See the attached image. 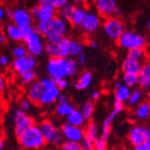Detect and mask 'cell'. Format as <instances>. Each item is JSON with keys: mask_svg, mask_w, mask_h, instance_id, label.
Listing matches in <instances>:
<instances>
[{"mask_svg": "<svg viewBox=\"0 0 150 150\" xmlns=\"http://www.w3.org/2000/svg\"><path fill=\"white\" fill-rule=\"evenodd\" d=\"M46 71L48 78L57 81L75 77L79 71V66L74 58H50L46 63Z\"/></svg>", "mask_w": 150, "mask_h": 150, "instance_id": "cell-1", "label": "cell"}, {"mask_svg": "<svg viewBox=\"0 0 150 150\" xmlns=\"http://www.w3.org/2000/svg\"><path fill=\"white\" fill-rule=\"evenodd\" d=\"M18 140L20 146L24 150H38L46 144L40 128L36 124L24 130Z\"/></svg>", "mask_w": 150, "mask_h": 150, "instance_id": "cell-2", "label": "cell"}, {"mask_svg": "<svg viewBox=\"0 0 150 150\" xmlns=\"http://www.w3.org/2000/svg\"><path fill=\"white\" fill-rule=\"evenodd\" d=\"M69 30V25L66 21L56 16L53 20H50L46 24V28L43 34V39L46 43H58L62 38L66 37V34Z\"/></svg>", "mask_w": 150, "mask_h": 150, "instance_id": "cell-3", "label": "cell"}, {"mask_svg": "<svg viewBox=\"0 0 150 150\" xmlns=\"http://www.w3.org/2000/svg\"><path fill=\"white\" fill-rule=\"evenodd\" d=\"M117 42L121 48L126 50L127 52L135 48H145L147 46V39L145 36L130 30H125Z\"/></svg>", "mask_w": 150, "mask_h": 150, "instance_id": "cell-4", "label": "cell"}, {"mask_svg": "<svg viewBox=\"0 0 150 150\" xmlns=\"http://www.w3.org/2000/svg\"><path fill=\"white\" fill-rule=\"evenodd\" d=\"M38 126L40 128L45 143L52 144L54 146H60L63 143L64 140L60 132V129H58L57 126L50 120H43Z\"/></svg>", "mask_w": 150, "mask_h": 150, "instance_id": "cell-5", "label": "cell"}, {"mask_svg": "<svg viewBox=\"0 0 150 150\" xmlns=\"http://www.w3.org/2000/svg\"><path fill=\"white\" fill-rule=\"evenodd\" d=\"M103 30L106 37L113 41H117L120 36L125 32V23L120 17L106 18L102 23Z\"/></svg>", "mask_w": 150, "mask_h": 150, "instance_id": "cell-6", "label": "cell"}, {"mask_svg": "<svg viewBox=\"0 0 150 150\" xmlns=\"http://www.w3.org/2000/svg\"><path fill=\"white\" fill-rule=\"evenodd\" d=\"M41 80H42L43 86H44V90H43L42 97L38 104L41 106L53 105L54 103L57 102L58 97L61 93V90L57 87L55 81L52 80L50 78H43Z\"/></svg>", "mask_w": 150, "mask_h": 150, "instance_id": "cell-7", "label": "cell"}, {"mask_svg": "<svg viewBox=\"0 0 150 150\" xmlns=\"http://www.w3.org/2000/svg\"><path fill=\"white\" fill-rule=\"evenodd\" d=\"M22 41L24 42V46L28 55L38 57L44 53V39L40 34L36 33L35 30L30 33L28 37H25Z\"/></svg>", "mask_w": 150, "mask_h": 150, "instance_id": "cell-8", "label": "cell"}, {"mask_svg": "<svg viewBox=\"0 0 150 150\" xmlns=\"http://www.w3.org/2000/svg\"><path fill=\"white\" fill-rule=\"evenodd\" d=\"M124 110V104L118 101H115L113 102V106L111 111L109 112V115L105 118V120L103 121L102 127H101V132L100 137L103 139L107 140L109 138V134L111 132V128H112V123L115 120V118L122 112Z\"/></svg>", "mask_w": 150, "mask_h": 150, "instance_id": "cell-9", "label": "cell"}, {"mask_svg": "<svg viewBox=\"0 0 150 150\" xmlns=\"http://www.w3.org/2000/svg\"><path fill=\"white\" fill-rule=\"evenodd\" d=\"M102 26V18L93 11H87L80 28L87 35H93Z\"/></svg>", "mask_w": 150, "mask_h": 150, "instance_id": "cell-10", "label": "cell"}, {"mask_svg": "<svg viewBox=\"0 0 150 150\" xmlns=\"http://www.w3.org/2000/svg\"><path fill=\"white\" fill-rule=\"evenodd\" d=\"M14 123H15V134L17 138H19L21 133L26 130L28 127L33 126L35 124V120L33 117L28 115L22 109H17L14 112Z\"/></svg>", "mask_w": 150, "mask_h": 150, "instance_id": "cell-11", "label": "cell"}, {"mask_svg": "<svg viewBox=\"0 0 150 150\" xmlns=\"http://www.w3.org/2000/svg\"><path fill=\"white\" fill-rule=\"evenodd\" d=\"M128 141L132 146H137L150 141V130L147 126L135 125L130 128L128 132Z\"/></svg>", "mask_w": 150, "mask_h": 150, "instance_id": "cell-12", "label": "cell"}, {"mask_svg": "<svg viewBox=\"0 0 150 150\" xmlns=\"http://www.w3.org/2000/svg\"><path fill=\"white\" fill-rule=\"evenodd\" d=\"M96 13L101 18L115 17V13L118 8L117 0H93Z\"/></svg>", "mask_w": 150, "mask_h": 150, "instance_id": "cell-13", "label": "cell"}, {"mask_svg": "<svg viewBox=\"0 0 150 150\" xmlns=\"http://www.w3.org/2000/svg\"><path fill=\"white\" fill-rule=\"evenodd\" d=\"M36 66H37V59L30 55H26L22 58H15L12 63L13 69L18 75H21L28 70H34Z\"/></svg>", "mask_w": 150, "mask_h": 150, "instance_id": "cell-14", "label": "cell"}, {"mask_svg": "<svg viewBox=\"0 0 150 150\" xmlns=\"http://www.w3.org/2000/svg\"><path fill=\"white\" fill-rule=\"evenodd\" d=\"M60 132L63 137V140L67 142L80 143L84 139V131L82 127L70 125L67 122L64 123L60 128Z\"/></svg>", "mask_w": 150, "mask_h": 150, "instance_id": "cell-15", "label": "cell"}, {"mask_svg": "<svg viewBox=\"0 0 150 150\" xmlns=\"http://www.w3.org/2000/svg\"><path fill=\"white\" fill-rule=\"evenodd\" d=\"M10 19H12L13 23L17 25L18 28H22L25 25H32L33 22V17L30 16V11L21 8L12 10V15Z\"/></svg>", "mask_w": 150, "mask_h": 150, "instance_id": "cell-16", "label": "cell"}, {"mask_svg": "<svg viewBox=\"0 0 150 150\" xmlns=\"http://www.w3.org/2000/svg\"><path fill=\"white\" fill-rule=\"evenodd\" d=\"M43 90H44V86H43L42 80H35L33 83H30L28 85V99L32 103L38 104L40 101L41 97H42Z\"/></svg>", "mask_w": 150, "mask_h": 150, "instance_id": "cell-17", "label": "cell"}, {"mask_svg": "<svg viewBox=\"0 0 150 150\" xmlns=\"http://www.w3.org/2000/svg\"><path fill=\"white\" fill-rule=\"evenodd\" d=\"M56 16H57V10L53 8L52 5L39 4V10H38L37 16H36L38 22H50Z\"/></svg>", "mask_w": 150, "mask_h": 150, "instance_id": "cell-18", "label": "cell"}, {"mask_svg": "<svg viewBox=\"0 0 150 150\" xmlns=\"http://www.w3.org/2000/svg\"><path fill=\"white\" fill-rule=\"evenodd\" d=\"M138 87L144 91H148L150 88V65L144 63L138 75Z\"/></svg>", "mask_w": 150, "mask_h": 150, "instance_id": "cell-19", "label": "cell"}, {"mask_svg": "<svg viewBox=\"0 0 150 150\" xmlns=\"http://www.w3.org/2000/svg\"><path fill=\"white\" fill-rule=\"evenodd\" d=\"M70 41L71 39L68 37L62 38L58 43H56V57L55 58H66L70 57Z\"/></svg>", "mask_w": 150, "mask_h": 150, "instance_id": "cell-20", "label": "cell"}, {"mask_svg": "<svg viewBox=\"0 0 150 150\" xmlns=\"http://www.w3.org/2000/svg\"><path fill=\"white\" fill-rule=\"evenodd\" d=\"M130 91H131V88L124 85L120 81H117L115 83V101L125 104L129 98Z\"/></svg>", "mask_w": 150, "mask_h": 150, "instance_id": "cell-21", "label": "cell"}, {"mask_svg": "<svg viewBox=\"0 0 150 150\" xmlns=\"http://www.w3.org/2000/svg\"><path fill=\"white\" fill-rule=\"evenodd\" d=\"M142 63L137 62L134 60L125 58V60L122 62L121 68H122L123 74H132V75H139L141 68H142Z\"/></svg>", "mask_w": 150, "mask_h": 150, "instance_id": "cell-22", "label": "cell"}, {"mask_svg": "<svg viewBox=\"0 0 150 150\" xmlns=\"http://www.w3.org/2000/svg\"><path fill=\"white\" fill-rule=\"evenodd\" d=\"M144 97H145L144 90H142L139 87L132 88L126 103H127V105L129 107H137L140 103H142L144 101Z\"/></svg>", "mask_w": 150, "mask_h": 150, "instance_id": "cell-23", "label": "cell"}, {"mask_svg": "<svg viewBox=\"0 0 150 150\" xmlns=\"http://www.w3.org/2000/svg\"><path fill=\"white\" fill-rule=\"evenodd\" d=\"M93 74L88 71V70H85L83 71L82 74L80 75V77L78 78L77 82L75 84V87L77 88L78 90H85L91 85L93 83Z\"/></svg>", "mask_w": 150, "mask_h": 150, "instance_id": "cell-24", "label": "cell"}, {"mask_svg": "<svg viewBox=\"0 0 150 150\" xmlns=\"http://www.w3.org/2000/svg\"><path fill=\"white\" fill-rule=\"evenodd\" d=\"M86 12H87V10L84 6H82V5L75 6V10H74L73 15H71V18H70L69 23L73 26H75V28H80L81 23L84 20V17L86 15Z\"/></svg>", "mask_w": 150, "mask_h": 150, "instance_id": "cell-25", "label": "cell"}, {"mask_svg": "<svg viewBox=\"0 0 150 150\" xmlns=\"http://www.w3.org/2000/svg\"><path fill=\"white\" fill-rule=\"evenodd\" d=\"M126 58L144 64V63H147L148 53L147 50H146V48H135V50H128Z\"/></svg>", "mask_w": 150, "mask_h": 150, "instance_id": "cell-26", "label": "cell"}, {"mask_svg": "<svg viewBox=\"0 0 150 150\" xmlns=\"http://www.w3.org/2000/svg\"><path fill=\"white\" fill-rule=\"evenodd\" d=\"M150 115V104L148 101H143L140 103L134 110V117L140 121H145L149 118Z\"/></svg>", "mask_w": 150, "mask_h": 150, "instance_id": "cell-27", "label": "cell"}, {"mask_svg": "<svg viewBox=\"0 0 150 150\" xmlns=\"http://www.w3.org/2000/svg\"><path fill=\"white\" fill-rule=\"evenodd\" d=\"M83 131H84V138L91 141V142H93L96 139H98L100 137L99 127H98V125L93 121L88 122L87 124H86V127L83 129Z\"/></svg>", "mask_w": 150, "mask_h": 150, "instance_id": "cell-28", "label": "cell"}, {"mask_svg": "<svg viewBox=\"0 0 150 150\" xmlns=\"http://www.w3.org/2000/svg\"><path fill=\"white\" fill-rule=\"evenodd\" d=\"M67 123L70 125L77 126V127H83L85 124V119L81 113L80 109H74L68 115L67 118Z\"/></svg>", "mask_w": 150, "mask_h": 150, "instance_id": "cell-29", "label": "cell"}, {"mask_svg": "<svg viewBox=\"0 0 150 150\" xmlns=\"http://www.w3.org/2000/svg\"><path fill=\"white\" fill-rule=\"evenodd\" d=\"M4 35L6 36L8 39H11L13 41H22V37H21V33L20 30L17 25L14 24V23H8L6 26H5V32Z\"/></svg>", "mask_w": 150, "mask_h": 150, "instance_id": "cell-30", "label": "cell"}, {"mask_svg": "<svg viewBox=\"0 0 150 150\" xmlns=\"http://www.w3.org/2000/svg\"><path fill=\"white\" fill-rule=\"evenodd\" d=\"M75 6H76L75 4H73V3H70V2L67 3V4L63 5V6H61L60 8L57 10V16L59 18H61L62 20L69 23L70 18H71L74 10H75Z\"/></svg>", "mask_w": 150, "mask_h": 150, "instance_id": "cell-31", "label": "cell"}, {"mask_svg": "<svg viewBox=\"0 0 150 150\" xmlns=\"http://www.w3.org/2000/svg\"><path fill=\"white\" fill-rule=\"evenodd\" d=\"M74 109H75V107H74L70 103H65V104H59V103H58L55 110L58 117L67 118L68 115H69Z\"/></svg>", "mask_w": 150, "mask_h": 150, "instance_id": "cell-32", "label": "cell"}, {"mask_svg": "<svg viewBox=\"0 0 150 150\" xmlns=\"http://www.w3.org/2000/svg\"><path fill=\"white\" fill-rule=\"evenodd\" d=\"M80 111L83 117H84V119H85V121L90 120L93 118V112H95V103L93 101H86L82 105Z\"/></svg>", "mask_w": 150, "mask_h": 150, "instance_id": "cell-33", "label": "cell"}, {"mask_svg": "<svg viewBox=\"0 0 150 150\" xmlns=\"http://www.w3.org/2000/svg\"><path fill=\"white\" fill-rule=\"evenodd\" d=\"M122 83L129 88H135L138 87V76L132 75V74H123L122 77Z\"/></svg>", "mask_w": 150, "mask_h": 150, "instance_id": "cell-34", "label": "cell"}, {"mask_svg": "<svg viewBox=\"0 0 150 150\" xmlns=\"http://www.w3.org/2000/svg\"><path fill=\"white\" fill-rule=\"evenodd\" d=\"M84 52V45L78 39H71L70 41V57H77L79 54Z\"/></svg>", "mask_w": 150, "mask_h": 150, "instance_id": "cell-35", "label": "cell"}, {"mask_svg": "<svg viewBox=\"0 0 150 150\" xmlns=\"http://www.w3.org/2000/svg\"><path fill=\"white\" fill-rule=\"evenodd\" d=\"M20 79L21 82L24 84V85H30V83H33L36 80V73L35 70H28V71H25V73L21 74Z\"/></svg>", "mask_w": 150, "mask_h": 150, "instance_id": "cell-36", "label": "cell"}, {"mask_svg": "<svg viewBox=\"0 0 150 150\" xmlns=\"http://www.w3.org/2000/svg\"><path fill=\"white\" fill-rule=\"evenodd\" d=\"M69 3V0H39V4H47L52 5L56 10L60 8L63 5Z\"/></svg>", "mask_w": 150, "mask_h": 150, "instance_id": "cell-37", "label": "cell"}, {"mask_svg": "<svg viewBox=\"0 0 150 150\" xmlns=\"http://www.w3.org/2000/svg\"><path fill=\"white\" fill-rule=\"evenodd\" d=\"M12 54L15 58H22V57H25L26 55H28L25 46L24 45H21V44L16 45L15 47L13 48Z\"/></svg>", "mask_w": 150, "mask_h": 150, "instance_id": "cell-38", "label": "cell"}, {"mask_svg": "<svg viewBox=\"0 0 150 150\" xmlns=\"http://www.w3.org/2000/svg\"><path fill=\"white\" fill-rule=\"evenodd\" d=\"M93 148H95V150H107L108 149L107 140L99 137V138L93 141Z\"/></svg>", "mask_w": 150, "mask_h": 150, "instance_id": "cell-39", "label": "cell"}, {"mask_svg": "<svg viewBox=\"0 0 150 150\" xmlns=\"http://www.w3.org/2000/svg\"><path fill=\"white\" fill-rule=\"evenodd\" d=\"M60 150H81L80 143L65 141L60 145Z\"/></svg>", "mask_w": 150, "mask_h": 150, "instance_id": "cell-40", "label": "cell"}, {"mask_svg": "<svg viewBox=\"0 0 150 150\" xmlns=\"http://www.w3.org/2000/svg\"><path fill=\"white\" fill-rule=\"evenodd\" d=\"M75 60L79 67H83V66L86 64V61H87V55H86L85 52H82V53L79 54V55L76 57Z\"/></svg>", "mask_w": 150, "mask_h": 150, "instance_id": "cell-41", "label": "cell"}, {"mask_svg": "<svg viewBox=\"0 0 150 150\" xmlns=\"http://www.w3.org/2000/svg\"><path fill=\"white\" fill-rule=\"evenodd\" d=\"M80 148L81 150H95V148H93V142L84 138L80 142Z\"/></svg>", "mask_w": 150, "mask_h": 150, "instance_id": "cell-42", "label": "cell"}, {"mask_svg": "<svg viewBox=\"0 0 150 150\" xmlns=\"http://www.w3.org/2000/svg\"><path fill=\"white\" fill-rule=\"evenodd\" d=\"M55 82H56L57 87L60 90H65L70 85V82L67 80V78H65V79H59V80L55 81Z\"/></svg>", "mask_w": 150, "mask_h": 150, "instance_id": "cell-43", "label": "cell"}, {"mask_svg": "<svg viewBox=\"0 0 150 150\" xmlns=\"http://www.w3.org/2000/svg\"><path fill=\"white\" fill-rule=\"evenodd\" d=\"M21 33V37H22V40L25 37H28L30 33L34 32V26L33 25H25V26H22V28H19Z\"/></svg>", "mask_w": 150, "mask_h": 150, "instance_id": "cell-44", "label": "cell"}, {"mask_svg": "<svg viewBox=\"0 0 150 150\" xmlns=\"http://www.w3.org/2000/svg\"><path fill=\"white\" fill-rule=\"evenodd\" d=\"M30 107H32V102H30L28 99H23L20 102V109L24 110L25 112H26L28 110H30Z\"/></svg>", "mask_w": 150, "mask_h": 150, "instance_id": "cell-45", "label": "cell"}, {"mask_svg": "<svg viewBox=\"0 0 150 150\" xmlns=\"http://www.w3.org/2000/svg\"><path fill=\"white\" fill-rule=\"evenodd\" d=\"M133 150H150V141H147L140 145L133 146Z\"/></svg>", "mask_w": 150, "mask_h": 150, "instance_id": "cell-46", "label": "cell"}, {"mask_svg": "<svg viewBox=\"0 0 150 150\" xmlns=\"http://www.w3.org/2000/svg\"><path fill=\"white\" fill-rule=\"evenodd\" d=\"M57 102L59 103V104H65V103H70L68 96L66 95V93H61L60 95H59Z\"/></svg>", "mask_w": 150, "mask_h": 150, "instance_id": "cell-47", "label": "cell"}, {"mask_svg": "<svg viewBox=\"0 0 150 150\" xmlns=\"http://www.w3.org/2000/svg\"><path fill=\"white\" fill-rule=\"evenodd\" d=\"M5 86H6V81H5V78L3 77L1 74H0V96L2 95L3 91H4Z\"/></svg>", "mask_w": 150, "mask_h": 150, "instance_id": "cell-48", "label": "cell"}, {"mask_svg": "<svg viewBox=\"0 0 150 150\" xmlns=\"http://www.w3.org/2000/svg\"><path fill=\"white\" fill-rule=\"evenodd\" d=\"M10 63V58L8 56L2 55L0 57V64L2 65V66H5V65H8Z\"/></svg>", "mask_w": 150, "mask_h": 150, "instance_id": "cell-49", "label": "cell"}, {"mask_svg": "<svg viewBox=\"0 0 150 150\" xmlns=\"http://www.w3.org/2000/svg\"><path fill=\"white\" fill-rule=\"evenodd\" d=\"M101 98V91H99V90H95V91H93V93H91V100H99Z\"/></svg>", "mask_w": 150, "mask_h": 150, "instance_id": "cell-50", "label": "cell"}, {"mask_svg": "<svg viewBox=\"0 0 150 150\" xmlns=\"http://www.w3.org/2000/svg\"><path fill=\"white\" fill-rule=\"evenodd\" d=\"M6 17V10L4 8H0V20H3Z\"/></svg>", "mask_w": 150, "mask_h": 150, "instance_id": "cell-51", "label": "cell"}, {"mask_svg": "<svg viewBox=\"0 0 150 150\" xmlns=\"http://www.w3.org/2000/svg\"><path fill=\"white\" fill-rule=\"evenodd\" d=\"M88 45H89V47H91V48H98L99 47V43H98L96 40H90L89 43H88Z\"/></svg>", "mask_w": 150, "mask_h": 150, "instance_id": "cell-52", "label": "cell"}, {"mask_svg": "<svg viewBox=\"0 0 150 150\" xmlns=\"http://www.w3.org/2000/svg\"><path fill=\"white\" fill-rule=\"evenodd\" d=\"M6 40H8V38L4 35V33H1L0 34V44H4L6 42Z\"/></svg>", "mask_w": 150, "mask_h": 150, "instance_id": "cell-53", "label": "cell"}, {"mask_svg": "<svg viewBox=\"0 0 150 150\" xmlns=\"http://www.w3.org/2000/svg\"><path fill=\"white\" fill-rule=\"evenodd\" d=\"M3 147H4V140H3V137L0 133V150H3Z\"/></svg>", "mask_w": 150, "mask_h": 150, "instance_id": "cell-54", "label": "cell"}, {"mask_svg": "<svg viewBox=\"0 0 150 150\" xmlns=\"http://www.w3.org/2000/svg\"><path fill=\"white\" fill-rule=\"evenodd\" d=\"M74 3H77V4H81V3H83V2H85L86 0H71Z\"/></svg>", "mask_w": 150, "mask_h": 150, "instance_id": "cell-55", "label": "cell"}, {"mask_svg": "<svg viewBox=\"0 0 150 150\" xmlns=\"http://www.w3.org/2000/svg\"><path fill=\"white\" fill-rule=\"evenodd\" d=\"M147 28H150V21H149V20H147Z\"/></svg>", "mask_w": 150, "mask_h": 150, "instance_id": "cell-56", "label": "cell"}, {"mask_svg": "<svg viewBox=\"0 0 150 150\" xmlns=\"http://www.w3.org/2000/svg\"></svg>", "mask_w": 150, "mask_h": 150, "instance_id": "cell-57", "label": "cell"}]
</instances>
